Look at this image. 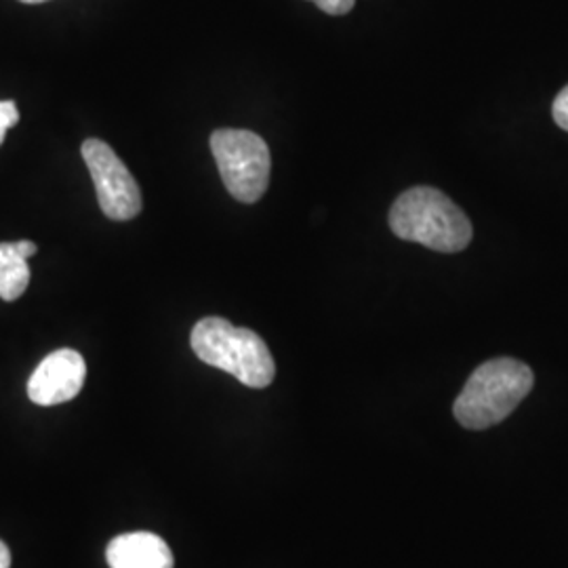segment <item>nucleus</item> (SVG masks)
<instances>
[{
	"instance_id": "5",
	"label": "nucleus",
	"mask_w": 568,
	"mask_h": 568,
	"mask_svg": "<svg viewBox=\"0 0 568 568\" xmlns=\"http://www.w3.org/2000/svg\"><path fill=\"white\" fill-rule=\"evenodd\" d=\"M82 159L98 190V201L105 217L129 222L142 211V192L126 164L102 140H87L81 148Z\"/></svg>"
},
{
	"instance_id": "3",
	"label": "nucleus",
	"mask_w": 568,
	"mask_h": 568,
	"mask_svg": "<svg viewBox=\"0 0 568 568\" xmlns=\"http://www.w3.org/2000/svg\"><path fill=\"white\" fill-rule=\"evenodd\" d=\"M190 344L204 365L222 368L246 387L262 389L274 382V358L264 339L251 328L211 316L192 328Z\"/></svg>"
},
{
	"instance_id": "10",
	"label": "nucleus",
	"mask_w": 568,
	"mask_h": 568,
	"mask_svg": "<svg viewBox=\"0 0 568 568\" xmlns=\"http://www.w3.org/2000/svg\"><path fill=\"white\" fill-rule=\"evenodd\" d=\"M551 114H554V121L560 126L568 131V84L556 95L554 100V108H551Z\"/></svg>"
},
{
	"instance_id": "12",
	"label": "nucleus",
	"mask_w": 568,
	"mask_h": 568,
	"mask_svg": "<svg viewBox=\"0 0 568 568\" xmlns=\"http://www.w3.org/2000/svg\"><path fill=\"white\" fill-rule=\"evenodd\" d=\"M0 568H11V551L0 541Z\"/></svg>"
},
{
	"instance_id": "7",
	"label": "nucleus",
	"mask_w": 568,
	"mask_h": 568,
	"mask_svg": "<svg viewBox=\"0 0 568 568\" xmlns=\"http://www.w3.org/2000/svg\"><path fill=\"white\" fill-rule=\"evenodd\" d=\"M110 568H173V551L154 532H126L114 537L105 548Z\"/></svg>"
},
{
	"instance_id": "11",
	"label": "nucleus",
	"mask_w": 568,
	"mask_h": 568,
	"mask_svg": "<svg viewBox=\"0 0 568 568\" xmlns=\"http://www.w3.org/2000/svg\"><path fill=\"white\" fill-rule=\"evenodd\" d=\"M321 11H325L328 16H345L354 9L356 0H312Z\"/></svg>"
},
{
	"instance_id": "8",
	"label": "nucleus",
	"mask_w": 568,
	"mask_h": 568,
	"mask_svg": "<svg viewBox=\"0 0 568 568\" xmlns=\"http://www.w3.org/2000/svg\"><path fill=\"white\" fill-rule=\"evenodd\" d=\"M39 246L30 241L0 243V297L16 302L30 284L28 260L37 255Z\"/></svg>"
},
{
	"instance_id": "1",
	"label": "nucleus",
	"mask_w": 568,
	"mask_h": 568,
	"mask_svg": "<svg viewBox=\"0 0 568 568\" xmlns=\"http://www.w3.org/2000/svg\"><path fill=\"white\" fill-rule=\"evenodd\" d=\"M392 232L438 253H459L471 243L474 227L445 192L417 185L403 192L389 209Z\"/></svg>"
},
{
	"instance_id": "6",
	"label": "nucleus",
	"mask_w": 568,
	"mask_h": 568,
	"mask_svg": "<svg viewBox=\"0 0 568 568\" xmlns=\"http://www.w3.org/2000/svg\"><path fill=\"white\" fill-rule=\"evenodd\" d=\"M87 377L84 358L77 349L63 347L49 354L28 382V396L34 405H63L79 396Z\"/></svg>"
},
{
	"instance_id": "2",
	"label": "nucleus",
	"mask_w": 568,
	"mask_h": 568,
	"mask_svg": "<svg viewBox=\"0 0 568 568\" xmlns=\"http://www.w3.org/2000/svg\"><path fill=\"white\" fill-rule=\"evenodd\" d=\"M532 384V371L525 363L514 358L488 361L471 373L453 413L467 429L497 426L527 398Z\"/></svg>"
},
{
	"instance_id": "4",
	"label": "nucleus",
	"mask_w": 568,
	"mask_h": 568,
	"mask_svg": "<svg viewBox=\"0 0 568 568\" xmlns=\"http://www.w3.org/2000/svg\"><path fill=\"white\" fill-rule=\"evenodd\" d=\"M211 152L227 192L244 204L257 203L270 185L272 159L267 143L253 131L220 129L211 135Z\"/></svg>"
},
{
	"instance_id": "13",
	"label": "nucleus",
	"mask_w": 568,
	"mask_h": 568,
	"mask_svg": "<svg viewBox=\"0 0 568 568\" xmlns=\"http://www.w3.org/2000/svg\"><path fill=\"white\" fill-rule=\"evenodd\" d=\"M21 2H28V4H39V2H47V0H21Z\"/></svg>"
},
{
	"instance_id": "9",
	"label": "nucleus",
	"mask_w": 568,
	"mask_h": 568,
	"mask_svg": "<svg viewBox=\"0 0 568 568\" xmlns=\"http://www.w3.org/2000/svg\"><path fill=\"white\" fill-rule=\"evenodd\" d=\"M20 122V112L18 105L13 102H0V145L4 142V135L11 126Z\"/></svg>"
}]
</instances>
